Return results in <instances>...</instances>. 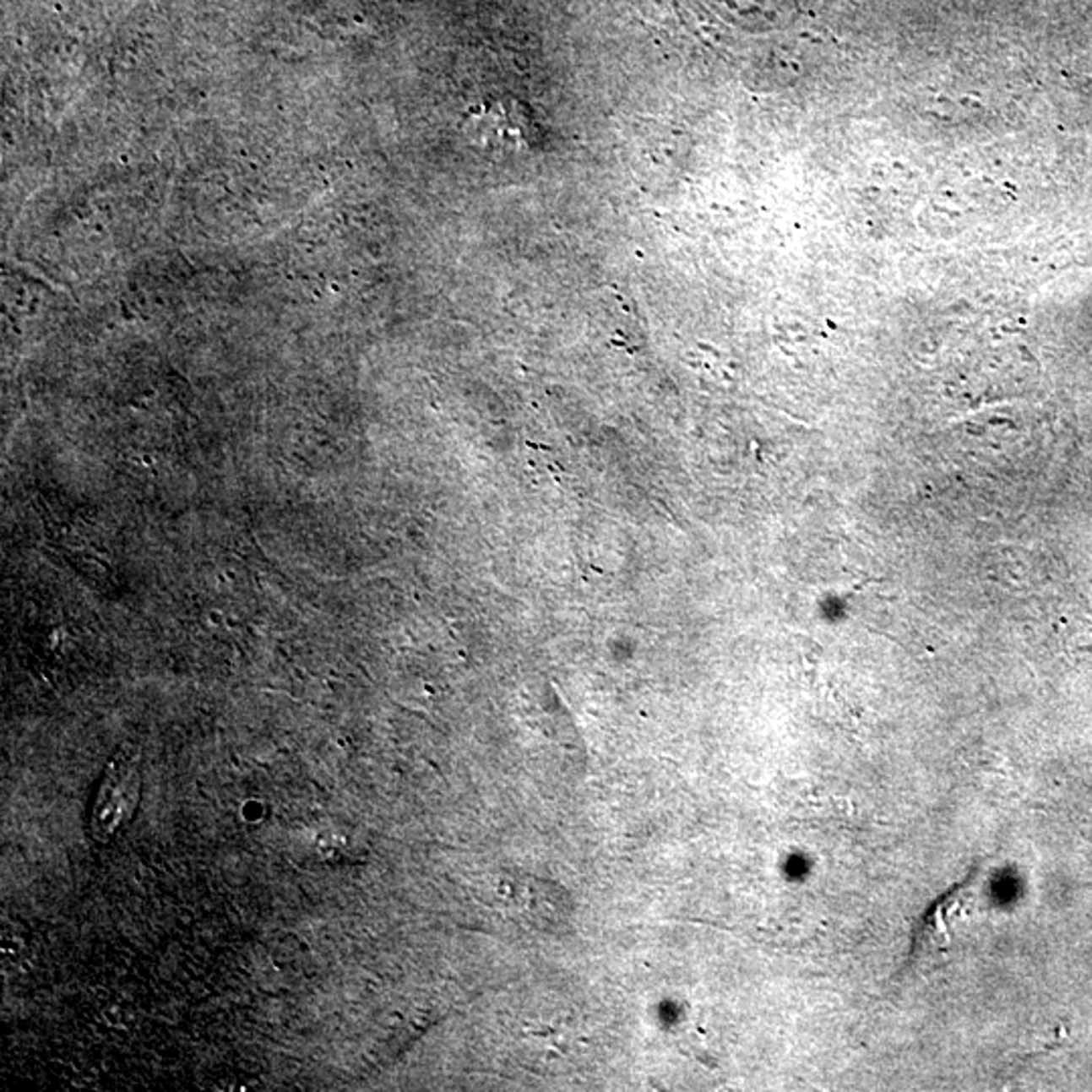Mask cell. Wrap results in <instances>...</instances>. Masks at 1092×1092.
Returning <instances> with one entry per match:
<instances>
[{
    "mask_svg": "<svg viewBox=\"0 0 1092 1092\" xmlns=\"http://www.w3.org/2000/svg\"><path fill=\"white\" fill-rule=\"evenodd\" d=\"M496 905L538 931L562 932L571 922L573 902L561 886L530 874L502 872L494 882Z\"/></svg>",
    "mask_w": 1092,
    "mask_h": 1092,
    "instance_id": "obj_1",
    "label": "cell"
},
{
    "mask_svg": "<svg viewBox=\"0 0 1092 1092\" xmlns=\"http://www.w3.org/2000/svg\"><path fill=\"white\" fill-rule=\"evenodd\" d=\"M140 799V773L126 758H114L104 773L91 813V832L107 842L130 822Z\"/></svg>",
    "mask_w": 1092,
    "mask_h": 1092,
    "instance_id": "obj_2",
    "label": "cell"
}]
</instances>
